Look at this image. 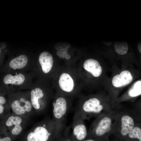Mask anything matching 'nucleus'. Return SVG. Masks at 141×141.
Instances as JSON below:
<instances>
[{
    "label": "nucleus",
    "mask_w": 141,
    "mask_h": 141,
    "mask_svg": "<svg viewBox=\"0 0 141 141\" xmlns=\"http://www.w3.org/2000/svg\"><path fill=\"white\" fill-rule=\"evenodd\" d=\"M30 90V100L35 115H40L47 111L54 95L46 82L37 80Z\"/></svg>",
    "instance_id": "obj_2"
},
{
    "label": "nucleus",
    "mask_w": 141,
    "mask_h": 141,
    "mask_svg": "<svg viewBox=\"0 0 141 141\" xmlns=\"http://www.w3.org/2000/svg\"><path fill=\"white\" fill-rule=\"evenodd\" d=\"M56 93L73 98L77 97L80 86L69 74L63 73L60 76L57 83L55 84Z\"/></svg>",
    "instance_id": "obj_8"
},
{
    "label": "nucleus",
    "mask_w": 141,
    "mask_h": 141,
    "mask_svg": "<svg viewBox=\"0 0 141 141\" xmlns=\"http://www.w3.org/2000/svg\"><path fill=\"white\" fill-rule=\"evenodd\" d=\"M121 133L125 136L129 133L134 127V124L133 119L127 115L123 116L121 118Z\"/></svg>",
    "instance_id": "obj_16"
},
{
    "label": "nucleus",
    "mask_w": 141,
    "mask_h": 141,
    "mask_svg": "<svg viewBox=\"0 0 141 141\" xmlns=\"http://www.w3.org/2000/svg\"><path fill=\"white\" fill-rule=\"evenodd\" d=\"M67 49H62L58 50L56 52L57 55L61 58H65L67 60L69 59L70 58V56L67 53Z\"/></svg>",
    "instance_id": "obj_21"
},
{
    "label": "nucleus",
    "mask_w": 141,
    "mask_h": 141,
    "mask_svg": "<svg viewBox=\"0 0 141 141\" xmlns=\"http://www.w3.org/2000/svg\"><path fill=\"white\" fill-rule=\"evenodd\" d=\"M56 132L55 124L50 118L45 117L36 123L23 136L22 140L54 141Z\"/></svg>",
    "instance_id": "obj_4"
},
{
    "label": "nucleus",
    "mask_w": 141,
    "mask_h": 141,
    "mask_svg": "<svg viewBox=\"0 0 141 141\" xmlns=\"http://www.w3.org/2000/svg\"><path fill=\"white\" fill-rule=\"evenodd\" d=\"M114 48L118 54L123 55L126 54L128 50L127 44L125 42H116L114 44Z\"/></svg>",
    "instance_id": "obj_17"
},
{
    "label": "nucleus",
    "mask_w": 141,
    "mask_h": 141,
    "mask_svg": "<svg viewBox=\"0 0 141 141\" xmlns=\"http://www.w3.org/2000/svg\"><path fill=\"white\" fill-rule=\"evenodd\" d=\"M138 48L140 52L141 53V43H139L138 45Z\"/></svg>",
    "instance_id": "obj_23"
},
{
    "label": "nucleus",
    "mask_w": 141,
    "mask_h": 141,
    "mask_svg": "<svg viewBox=\"0 0 141 141\" xmlns=\"http://www.w3.org/2000/svg\"><path fill=\"white\" fill-rule=\"evenodd\" d=\"M72 99L56 93L52 99V120L56 126L54 141H61L63 132L66 127L68 113L71 107Z\"/></svg>",
    "instance_id": "obj_1"
},
{
    "label": "nucleus",
    "mask_w": 141,
    "mask_h": 141,
    "mask_svg": "<svg viewBox=\"0 0 141 141\" xmlns=\"http://www.w3.org/2000/svg\"><path fill=\"white\" fill-rule=\"evenodd\" d=\"M33 76L30 72L12 71L4 73L0 81V85L9 94L19 91L30 90L33 82Z\"/></svg>",
    "instance_id": "obj_3"
},
{
    "label": "nucleus",
    "mask_w": 141,
    "mask_h": 141,
    "mask_svg": "<svg viewBox=\"0 0 141 141\" xmlns=\"http://www.w3.org/2000/svg\"><path fill=\"white\" fill-rule=\"evenodd\" d=\"M32 56L25 54L11 55L1 70L4 73L12 71H31V61Z\"/></svg>",
    "instance_id": "obj_9"
},
{
    "label": "nucleus",
    "mask_w": 141,
    "mask_h": 141,
    "mask_svg": "<svg viewBox=\"0 0 141 141\" xmlns=\"http://www.w3.org/2000/svg\"><path fill=\"white\" fill-rule=\"evenodd\" d=\"M13 140L8 134L4 128L0 124V141Z\"/></svg>",
    "instance_id": "obj_19"
},
{
    "label": "nucleus",
    "mask_w": 141,
    "mask_h": 141,
    "mask_svg": "<svg viewBox=\"0 0 141 141\" xmlns=\"http://www.w3.org/2000/svg\"><path fill=\"white\" fill-rule=\"evenodd\" d=\"M9 94L0 85V120H1L11 114V109L8 100Z\"/></svg>",
    "instance_id": "obj_12"
},
{
    "label": "nucleus",
    "mask_w": 141,
    "mask_h": 141,
    "mask_svg": "<svg viewBox=\"0 0 141 141\" xmlns=\"http://www.w3.org/2000/svg\"><path fill=\"white\" fill-rule=\"evenodd\" d=\"M82 119L79 112L75 108L73 122L70 125L71 141H81L86 138L87 130L85 126L82 122Z\"/></svg>",
    "instance_id": "obj_10"
},
{
    "label": "nucleus",
    "mask_w": 141,
    "mask_h": 141,
    "mask_svg": "<svg viewBox=\"0 0 141 141\" xmlns=\"http://www.w3.org/2000/svg\"><path fill=\"white\" fill-rule=\"evenodd\" d=\"M82 103L79 102L76 109L80 114L84 113H96L100 112L103 109V106L100 105V102L96 98H90L85 100Z\"/></svg>",
    "instance_id": "obj_11"
},
{
    "label": "nucleus",
    "mask_w": 141,
    "mask_h": 141,
    "mask_svg": "<svg viewBox=\"0 0 141 141\" xmlns=\"http://www.w3.org/2000/svg\"><path fill=\"white\" fill-rule=\"evenodd\" d=\"M54 60L51 54L48 52L44 51L37 56H32L31 61V73L34 77L42 73L47 74L51 71Z\"/></svg>",
    "instance_id": "obj_7"
},
{
    "label": "nucleus",
    "mask_w": 141,
    "mask_h": 141,
    "mask_svg": "<svg viewBox=\"0 0 141 141\" xmlns=\"http://www.w3.org/2000/svg\"><path fill=\"white\" fill-rule=\"evenodd\" d=\"M129 137L131 138H137L141 141V129L138 127L133 128L129 133Z\"/></svg>",
    "instance_id": "obj_20"
},
{
    "label": "nucleus",
    "mask_w": 141,
    "mask_h": 141,
    "mask_svg": "<svg viewBox=\"0 0 141 141\" xmlns=\"http://www.w3.org/2000/svg\"><path fill=\"white\" fill-rule=\"evenodd\" d=\"M133 77L128 70L122 71L119 74L115 76L113 78L112 83L115 87H119L127 85L132 81Z\"/></svg>",
    "instance_id": "obj_13"
},
{
    "label": "nucleus",
    "mask_w": 141,
    "mask_h": 141,
    "mask_svg": "<svg viewBox=\"0 0 141 141\" xmlns=\"http://www.w3.org/2000/svg\"><path fill=\"white\" fill-rule=\"evenodd\" d=\"M30 118H24L13 113L0 121V124L5 129L14 140L20 136L28 125Z\"/></svg>",
    "instance_id": "obj_6"
},
{
    "label": "nucleus",
    "mask_w": 141,
    "mask_h": 141,
    "mask_svg": "<svg viewBox=\"0 0 141 141\" xmlns=\"http://www.w3.org/2000/svg\"><path fill=\"white\" fill-rule=\"evenodd\" d=\"M4 57V56L0 55V66L2 63Z\"/></svg>",
    "instance_id": "obj_22"
},
{
    "label": "nucleus",
    "mask_w": 141,
    "mask_h": 141,
    "mask_svg": "<svg viewBox=\"0 0 141 141\" xmlns=\"http://www.w3.org/2000/svg\"><path fill=\"white\" fill-rule=\"evenodd\" d=\"M84 69L95 77H99L102 72V68L97 60L93 59L86 60L83 63Z\"/></svg>",
    "instance_id": "obj_14"
},
{
    "label": "nucleus",
    "mask_w": 141,
    "mask_h": 141,
    "mask_svg": "<svg viewBox=\"0 0 141 141\" xmlns=\"http://www.w3.org/2000/svg\"><path fill=\"white\" fill-rule=\"evenodd\" d=\"M141 94V81L136 82L128 92L129 95L131 97H135Z\"/></svg>",
    "instance_id": "obj_18"
},
{
    "label": "nucleus",
    "mask_w": 141,
    "mask_h": 141,
    "mask_svg": "<svg viewBox=\"0 0 141 141\" xmlns=\"http://www.w3.org/2000/svg\"><path fill=\"white\" fill-rule=\"evenodd\" d=\"M8 100L12 113L27 118L35 115L30 100V90L13 92L8 95Z\"/></svg>",
    "instance_id": "obj_5"
},
{
    "label": "nucleus",
    "mask_w": 141,
    "mask_h": 141,
    "mask_svg": "<svg viewBox=\"0 0 141 141\" xmlns=\"http://www.w3.org/2000/svg\"><path fill=\"white\" fill-rule=\"evenodd\" d=\"M111 121L108 117H105L102 119L99 123L95 130L96 134L102 136L109 132L111 130Z\"/></svg>",
    "instance_id": "obj_15"
}]
</instances>
